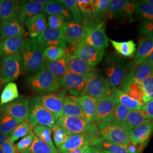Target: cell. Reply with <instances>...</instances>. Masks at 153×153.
<instances>
[{"label": "cell", "instance_id": "16", "mask_svg": "<svg viewBox=\"0 0 153 153\" xmlns=\"http://www.w3.org/2000/svg\"><path fill=\"white\" fill-rule=\"evenodd\" d=\"M65 30L47 27L37 39L44 49L51 46H59L65 48L67 45L64 40Z\"/></svg>", "mask_w": 153, "mask_h": 153}, {"label": "cell", "instance_id": "59", "mask_svg": "<svg viewBox=\"0 0 153 153\" xmlns=\"http://www.w3.org/2000/svg\"><path fill=\"white\" fill-rule=\"evenodd\" d=\"M90 152H91V147L90 146L89 148H88L87 149H86L85 150H84V151L81 153H90Z\"/></svg>", "mask_w": 153, "mask_h": 153}, {"label": "cell", "instance_id": "19", "mask_svg": "<svg viewBox=\"0 0 153 153\" xmlns=\"http://www.w3.org/2000/svg\"><path fill=\"white\" fill-rule=\"evenodd\" d=\"M119 90L126 93L132 98L144 104L143 99L145 94L141 84L133 79L132 70L122 84Z\"/></svg>", "mask_w": 153, "mask_h": 153}, {"label": "cell", "instance_id": "46", "mask_svg": "<svg viewBox=\"0 0 153 153\" xmlns=\"http://www.w3.org/2000/svg\"><path fill=\"white\" fill-rule=\"evenodd\" d=\"M52 131L53 133V139L54 143L58 149L60 148L69 137L71 135L63 128L56 126H53L52 127Z\"/></svg>", "mask_w": 153, "mask_h": 153}, {"label": "cell", "instance_id": "17", "mask_svg": "<svg viewBox=\"0 0 153 153\" xmlns=\"http://www.w3.org/2000/svg\"><path fill=\"white\" fill-rule=\"evenodd\" d=\"M25 46L23 36L6 39L0 42V57H4L19 54Z\"/></svg>", "mask_w": 153, "mask_h": 153}, {"label": "cell", "instance_id": "22", "mask_svg": "<svg viewBox=\"0 0 153 153\" xmlns=\"http://www.w3.org/2000/svg\"><path fill=\"white\" fill-rule=\"evenodd\" d=\"M68 71L70 73L83 76H93L97 74L95 66L90 65L77 59L73 55L69 57L68 61Z\"/></svg>", "mask_w": 153, "mask_h": 153}, {"label": "cell", "instance_id": "43", "mask_svg": "<svg viewBox=\"0 0 153 153\" xmlns=\"http://www.w3.org/2000/svg\"><path fill=\"white\" fill-rule=\"evenodd\" d=\"M59 2L69 11L74 22L81 23L82 14L78 4L76 0H60Z\"/></svg>", "mask_w": 153, "mask_h": 153}, {"label": "cell", "instance_id": "2", "mask_svg": "<svg viewBox=\"0 0 153 153\" xmlns=\"http://www.w3.org/2000/svg\"><path fill=\"white\" fill-rule=\"evenodd\" d=\"M22 61L25 72L33 75L43 69L45 59L44 48L37 38L27 39L22 53Z\"/></svg>", "mask_w": 153, "mask_h": 153}, {"label": "cell", "instance_id": "61", "mask_svg": "<svg viewBox=\"0 0 153 153\" xmlns=\"http://www.w3.org/2000/svg\"><path fill=\"white\" fill-rule=\"evenodd\" d=\"M2 27V22H1V19H0V34H1V32Z\"/></svg>", "mask_w": 153, "mask_h": 153}, {"label": "cell", "instance_id": "4", "mask_svg": "<svg viewBox=\"0 0 153 153\" xmlns=\"http://www.w3.org/2000/svg\"><path fill=\"white\" fill-rule=\"evenodd\" d=\"M54 126L63 128L71 134L85 133H99L98 126L95 122H88L85 119L79 117L63 115L57 119Z\"/></svg>", "mask_w": 153, "mask_h": 153}, {"label": "cell", "instance_id": "52", "mask_svg": "<svg viewBox=\"0 0 153 153\" xmlns=\"http://www.w3.org/2000/svg\"><path fill=\"white\" fill-rule=\"evenodd\" d=\"M128 153H142L145 146V144H134L129 141V143L126 146Z\"/></svg>", "mask_w": 153, "mask_h": 153}, {"label": "cell", "instance_id": "23", "mask_svg": "<svg viewBox=\"0 0 153 153\" xmlns=\"http://www.w3.org/2000/svg\"><path fill=\"white\" fill-rule=\"evenodd\" d=\"M21 4V2L16 1L0 0V19L2 25L17 18Z\"/></svg>", "mask_w": 153, "mask_h": 153}, {"label": "cell", "instance_id": "36", "mask_svg": "<svg viewBox=\"0 0 153 153\" xmlns=\"http://www.w3.org/2000/svg\"><path fill=\"white\" fill-rule=\"evenodd\" d=\"M19 97V94L16 83H7L4 88L0 95V105L11 103Z\"/></svg>", "mask_w": 153, "mask_h": 153}, {"label": "cell", "instance_id": "20", "mask_svg": "<svg viewBox=\"0 0 153 153\" xmlns=\"http://www.w3.org/2000/svg\"><path fill=\"white\" fill-rule=\"evenodd\" d=\"M24 24L30 38H38L47 28V22L43 13L27 19Z\"/></svg>", "mask_w": 153, "mask_h": 153}, {"label": "cell", "instance_id": "54", "mask_svg": "<svg viewBox=\"0 0 153 153\" xmlns=\"http://www.w3.org/2000/svg\"><path fill=\"white\" fill-rule=\"evenodd\" d=\"M91 147L90 153H109L104 149L98 146H93Z\"/></svg>", "mask_w": 153, "mask_h": 153}, {"label": "cell", "instance_id": "41", "mask_svg": "<svg viewBox=\"0 0 153 153\" xmlns=\"http://www.w3.org/2000/svg\"><path fill=\"white\" fill-rule=\"evenodd\" d=\"M56 148L51 147L38 137H35L31 147L21 153H57Z\"/></svg>", "mask_w": 153, "mask_h": 153}, {"label": "cell", "instance_id": "63", "mask_svg": "<svg viewBox=\"0 0 153 153\" xmlns=\"http://www.w3.org/2000/svg\"><path fill=\"white\" fill-rule=\"evenodd\" d=\"M1 59H0V64H1Z\"/></svg>", "mask_w": 153, "mask_h": 153}, {"label": "cell", "instance_id": "50", "mask_svg": "<svg viewBox=\"0 0 153 153\" xmlns=\"http://www.w3.org/2000/svg\"><path fill=\"white\" fill-rule=\"evenodd\" d=\"M139 35L153 38V21L142 22L138 29Z\"/></svg>", "mask_w": 153, "mask_h": 153}, {"label": "cell", "instance_id": "8", "mask_svg": "<svg viewBox=\"0 0 153 153\" xmlns=\"http://www.w3.org/2000/svg\"><path fill=\"white\" fill-rule=\"evenodd\" d=\"M66 97V90L55 93L41 94L35 97L37 101L55 116L56 120L64 114V104Z\"/></svg>", "mask_w": 153, "mask_h": 153}, {"label": "cell", "instance_id": "47", "mask_svg": "<svg viewBox=\"0 0 153 153\" xmlns=\"http://www.w3.org/2000/svg\"><path fill=\"white\" fill-rule=\"evenodd\" d=\"M47 22L48 28L55 30H65L69 23L61 15L49 16Z\"/></svg>", "mask_w": 153, "mask_h": 153}, {"label": "cell", "instance_id": "6", "mask_svg": "<svg viewBox=\"0 0 153 153\" xmlns=\"http://www.w3.org/2000/svg\"><path fill=\"white\" fill-rule=\"evenodd\" d=\"M26 121L33 128L35 126H42L52 128L55 125L56 118L34 98L30 101V115Z\"/></svg>", "mask_w": 153, "mask_h": 153}, {"label": "cell", "instance_id": "35", "mask_svg": "<svg viewBox=\"0 0 153 153\" xmlns=\"http://www.w3.org/2000/svg\"><path fill=\"white\" fill-rule=\"evenodd\" d=\"M132 74L133 79L140 83L146 78L153 74V65L147 59L140 65H133Z\"/></svg>", "mask_w": 153, "mask_h": 153}, {"label": "cell", "instance_id": "40", "mask_svg": "<svg viewBox=\"0 0 153 153\" xmlns=\"http://www.w3.org/2000/svg\"><path fill=\"white\" fill-rule=\"evenodd\" d=\"M32 132L33 127L30 125L27 121H23L11 131L8 138L14 143L19 139L25 137Z\"/></svg>", "mask_w": 153, "mask_h": 153}, {"label": "cell", "instance_id": "15", "mask_svg": "<svg viewBox=\"0 0 153 153\" xmlns=\"http://www.w3.org/2000/svg\"><path fill=\"white\" fill-rule=\"evenodd\" d=\"M104 55V50L82 44L78 47L73 56L90 65L95 66L103 59Z\"/></svg>", "mask_w": 153, "mask_h": 153}, {"label": "cell", "instance_id": "11", "mask_svg": "<svg viewBox=\"0 0 153 153\" xmlns=\"http://www.w3.org/2000/svg\"><path fill=\"white\" fill-rule=\"evenodd\" d=\"M91 28L88 27L81 23L69 22L64 32V40L76 51L78 47L83 43Z\"/></svg>", "mask_w": 153, "mask_h": 153}, {"label": "cell", "instance_id": "34", "mask_svg": "<svg viewBox=\"0 0 153 153\" xmlns=\"http://www.w3.org/2000/svg\"><path fill=\"white\" fill-rule=\"evenodd\" d=\"M138 2L137 10L133 17V20H138L142 22L153 21V5L145 1Z\"/></svg>", "mask_w": 153, "mask_h": 153}, {"label": "cell", "instance_id": "57", "mask_svg": "<svg viewBox=\"0 0 153 153\" xmlns=\"http://www.w3.org/2000/svg\"><path fill=\"white\" fill-rule=\"evenodd\" d=\"M33 2H36L40 5H45L49 1L48 0H32Z\"/></svg>", "mask_w": 153, "mask_h": 153}, {"label": "cell", "instance_id": "44", "mask_svg": "<svg viewBox=\"0 0 153 153\" xmlns=\"http://www.w3.org/2000/svg\"><path fill=\"white\" fill-rule=\"evenodd\" d=\"M65 55V49L59 46H51L44 49L45 60H58Z\"/></svg>", "mask_w": 153, "mask_h": 153}, {"label": "cell", "instance_id": "49", "mask_svg": "<svg viewBox=\"0 0 153 153\" xmlns=\"http://www.w3.org/2000/svg\"><path fill=\"white\" fill-rule=\"evenodd\" d=\"M35 137V135L33 131L30 134L22 138V139L19 142H17L16 145L17 152L21 153L23 151L27 150L28 148H30L34 140Z\"/></svg>", "mask_w": 153, "mask_h": 153}, {"label": "cell", "instance_id": "3", "mask_svg": "<svg viewBox=\"0 0 153 153\" xmlns=\"http://www.w3.org/2000/svg\"><path fill=\"white\" fill-rule=\"evenodd\" d=\"M25 84L29 89L37 93L53 92L61 87L60 78L46 69L28 77Z\"/></svg>", "mask_w": 153, "mask_h": 153}, {"label": "cell", "instance_id": "38", "mask_svg": "<svg viewBox=\"0 0 153 153\" xmlns=\"http://www.w3.org/2000/svg\"><path fill=\"white\" fill-rule=\"evenodd\" d=\"M23 120L0 112V131L9 136L11 131Z\"/></svg>", "mask_w": 153, "mask_h": 153}, {"label": "cell", "instance_id": "33", "mask_svg": "<svg viewBox=\"0 0 153 153\" xmlns=\"http://www.w3.org/2000/svg\"><path fill=\"white\" fill-rule=\"evenodd\" d=\"M44 12L47 15H61L69 22H74L69 11L59 1H49L44 6Z\"/></svg>", "mask_w": 153, "mask_h": 153}, {"label": "cell", "instance_id": "39", "mask_svg": "<svg viewBox=\"0 0 153 153\" xmlns=\"http://www.w3.org/2000/svg\"><path fill=\"white\" fill-rule=\"evenodd\" d=\"M149 121L143 117L140 111H130L123 126L130 131Z\"/></svg>", "mask_w": 153, "mask_h": 153}, {"label": "cell", "instance_id": "13", "mask_svg": "<svg viewBox=\"0 0 153 153\" xmlns=\"http://www.w3.org/2000/svg\"><path fill=\"white\" fill-rule=\"evenodd\" d=\"M91 76H83L68 73L60 78L61 85L71 96L79 97L82 95L87 80Z\"/></svg>", "mask_w": 153, "mask_h": 153}, {"label": "cell", "instance_id": "9", "mask_svg": "<svg viewBox=\"0 0 153 153\" xmlns=\"http://www.w3.org/2000/svg\"><path fill=\"white\" fill-rule=\"evenodd\" d=\"M22 62L21 53L2 57L1 68L5 84L16 80L20 76Z\"/></svg>", "mask_w": 153, "mask_h": 153}, {"label": "cell", "instance_id": "55", "mask_svg": "<svg viewBox=\"0 0 153 153\" xmlns=\"http://www.w3.org/2000/svg\"><path fill=\"white\" fill-rule=\"evenodd\" d=\"M7 139H8V136H6L0 131V146L1 147Z\"/></svg>", "mask_w": 153, "mask_h": 153}, {"label": "cell", "instance_id": "53", "mask_svg": "<svg viewBox=\"0 0 153 153\" xmlns=\"http://www.w3.org/2000/svg\"><path fill=\"white\" fill-rule=\"evenodd\" d=\"M1 148L4 153H18L16 145L9 140V138L4 143Z\"/></svg>", "mask_w": 153, "mask_h": 153}, {"label": "cell", "instance_id": "25", "mask_svg": "<svg viewBox=\"0 0 153 153\" xmlns=\"http://www.w3.org/2000/svg\"><path fill=\"white\" fill-rule=\"evenodd\" d=\"M130 110L120 104H116L112 114L105 120L99 124V131L108 126H123Z\"/></svg>", "mask_w": 153, "mask_h": 153}, {"label": "cell", "instance_id": "45", "mask_svg": "<svg viewBox=\"0 0 153 153\" xmlns=\"http://www.w3.org/2000/svg\"><path fill=\"white\" fill-rule=\"evenodd\" d=\"M98 146L104 149L109 153H128L126 146L115 145L105 142L102 140L100 137L94 142L93 146Z\"/></svg>", "mask_w": 153, "mask_h": 153}, {"label": "cell", "instance_id": "14", "mask_svg": "<svg viewBox=\"0 0 153 153\" xmlns=\"http://www.w3.org/2000/svg\"><path fill=\"white\" fill-rule=\"evenodd\" d=\"M82 44L101 50L106 49L109 45V39L105 33L104 22L98 23L92 28Z\"/></svg>", "mask_w": 153, "mask_h": 153}, {"label": "cell", "instance_id": "5", "mask_svg": "<svg viewBox=\"0 0 153 153\" xmlns=\"http://www.w3.org/2000/svg\"><path fill=\"white\" fill-rule=\"evenodd\" d=\"M138 2L128 0H112L110 1L107 19L115 18L119 22L133 21L136 11Z\"/></svg>", "mask_w": 153, "mask_h": 153}, {"label": "cell", "instance_id": "58", "mask_svg": "<svg viewBox=\"0 0 153 153\" xmlns=\"http://www.w3.org/2000/svg\"><path fill=\"white\" fill-rule=\"evenodd\" d=\"M148 60L149 61V62L153 65V52L152 54L150 56V57L148 59Z\"/></svg>", "mask_w": 153, "mask_h": 153}, {"label": "cell", "instance_id": "30", "mask_svg": "<svg viewBox=\"0 0 153 153\" xmlns=\"http://www.w3.org/2000/svg\"><path fill=\"white\" fill-rule=\"evenodd\" d=\"M69 56H65L58 60H45L43 69H46L59 78L65 76L68 71V61Z\"/></svg>", "mask_w": 153, "mask_h": 153}, {"label": "cell", "instance_id": "37", "mask_svg": "<svg viewBox=\"0 0 153 153\" xmlns=\"http://www.w3.org/2000/svg\"><path fill=\"white\" fill-rule=\"evenodd\" d=\"M76 97L71 95L66 97L64 104L63 115L67 116L79 117L85 119L82 110L76 102Z\"/></svg>", "mask_w": 153, "mask_h": 153}, {"label": "cell", "instance_id": "29", "mask_svg": "<svg viewBox=\"0 0 153 153\" xmlns=\"http://www.w3.org/2000/svg\"><path fill=\"white\" fill-rule=\"evenodd\" d=\"M111 95L114 97L116 104H120L130 111H140L143 105L119 90H113Z\"/></svg>", "mask_w": 153, "mask_h": 153}, {"label": "cell", "instance_id": "18", "mask_svg": "<svg viewBox=\"0 0 153 153\" xmlns=\"http://www.w3.org/2000/svg\"><path fill=\"white\" fill-rule=\"evenodd\" d=\"M116 105L115 98L112 95L98 99L94 121L98 126L101 122L107 119L112 114Z\"/></svg>", "mask_w": 153, "mask_h": 153}, {"label": "cell", "instance_id": "26", "mask_svg": "<svg viewBox=\"0 0 153 153\" xmlns=\"http://www.w3.org/2000/svg\"><path fill=\"white\" fill-rule=\"evenodd\" d=\"M153 52V38L145 36L140 39L139 46L134 57L133 64L138 65L147 60Z\"/></svg>", "mask_w": 153, "mask_h": 153}, {"label": "cell", "instance_id": "10", "mask_svg": "<svg viewBox=\"0 0 153 153\" xmlns=\"http://www.w3.org/2000/svg\"><path fill=\"white\" fill-rule=\"evenodd\" d=\"M130 131L122 126H108L99 131V137L105 142L126 146L130 141Z\"/></svg>", "mask_w": 153, "mask_h": 153}, {"label": "cell", "instance_id": "62", "mask_svg": "<svg viewBox=\"0 0 153 153\" xmlns=\"http://www.w3.org/2000/svg\"><path fill=\"white\" fill-rule=\"evenodd\" d=\"M0 153H4L3 150H2V148H1V146H0Z\"/></svg>", "mask_w": 153, "mask_h": 153}, {"label": "cell", "instance_id": "28", "mask_svg": "<svg viewBox=\"0 0 153 153\" xmlns=\"http://www.w3.org/2000/svg\"><path fill=\"white\" fill-rule=\"evenodd\" d=\"M24 34L25 29L23 24L18 18H16L2 25L0 34V42L6 39L22 36Z\"/></svg>", "mask_w": 153, "mask_h": 153}, {"label": "cell", "instance_id": "32", "mask_svg": "<svg viewBox=\"0 0 153 153\" xmlns=\"http://www.w3.org/2000/svg\"><path fill=\"white\" fill-rule=\"evenodd\" d=\"M110 1V0H91L93 18L97 23H102L107 18Z\"/></svg>", "mask_w": 153, "mask_h": 153}, {"label": "cell", "instance_id": "31", "mask_svg": "<svg viewBox=\"0 0 153 153\" xmlns=\"http://www.w3.org/2000/svg\"><path fill=\"white\" fill-rule=\"evenodd\" d=\"M109 42L116 53L123 57L131 58L134 57L137 51L136 44L133 40L118 42L110 39Z\"/></svg>", "mask_w": 153, "mask_h": 153}, {"label": "cell", "instance_id": "7", "mask_svg": "<svg viewBox=\"0 0 153 153\" xmlns=\"http://www.w3.org/2000/svg\"><path fill=\"white\" fill-rule=\"evenodd\" d=\"M111 94V88L105 77L95 74L87 80L81 96L88 95L98 100Z\"/></svg>", "mask_w": 153, "mask_h": 153}, {"label": "cell", "instance_id": "60", "mask_svg": "<svg viewBox=\"0 0 153 153\" xmlns=\"http://www.w3.org/2000/svg\"><path fill=\"white\" fill-rule=\"evenodd\" d=\"M145 1L148 3H149V4H150L153 5V0H145Z\"/></svg>", "mask_w": 153, "mask_h": 153}, {"label": "cell", "instance_id": "51", "mask_svg": "<svg viewBox=\"0 0 153 153\" xmlns=\"http://www.w3.org/2000/svg\"><path fill=\"white\" fill-rule=\"evenodd\" d=\"M140 111L144 119L153 120V100L143 104Z\"/></svg>", "mask_w": 153, "mask_h": 153}, {"label": "cell", "instance_id": "1", "mask_svg": "<svg viewBox=\"0 0 153 153\" xmlns=\"http://www.w3.org/2000/svg\"><path fill=\"white\" fill-rule=\"evenodd\" d=\"M133 62L116 54L109 55L105 61L104 74L112 91L119 90L126 77L131 73Z\"/></svg>", "mask_w": 153, "mask_h": 153}, {"label": "cell", "instance_id": "21", "mask_svg": "<svg viewBox=\"0 0 153 153\" xmlns=\"http://www.w3.org/2000/svg\"><path fill=\"white\" fill-rule=\"evenodd\" d=\"M153 131V120H149L130 131L129 140L134 144H145Z\"/></svg>", "mask_w": 153, "mask_h": 153}, {"label": "cell", "instance_id": "24", "mask_svg": "<svg viewBox=\"0 0 153 153\" xmlns=\"http://www.w3.org/2000/svg\"><path fill=\"white\" fill-rule=\"evenodd\" d=\"M76 99L85 120L88 122L94 121L98 100L88 95H82Z\"/></svg>", "mask_w": 153, "mask_h": 153}, {"label": "cell", "instance_id": "42", "mask_svg": "<svg viewBox=\"0 0 153 153\" xmlns=\"http://www.w3.org/2000/svg\"><path fill=\"white\" fill-rule=\"evenodd\" d=\"M33 133L41 141L51 147L56 148L52 138V129L45 126H37L33 128Z\"/></svg>", "mask_w": 153, "mask_h": 153}, {"label": "cell", "instance_id": "48", "mask_svg": "<svg viewBox=\"0 0 153 153\" xmlns=\"http://www.w3.org/2000/svg\"><path fill=\"white\" fill-rule=\"evenodd\" d=\"M140 84L145 94L143 99L145 104L149 101L153 100V74L146 78Z\"/></svg>", "mask_w": 153, "mask_h": 153}, {"label": "cell", "instance_id": "56", "mask_svg": "<svg viewBox=\"0 0 153 153\" xmlns=\"http://www.w3.org/2000/svg\"><path fill=\"white\" fill-rule=\"evenodd\" d=\"M5 82H4V79L3 78L2 76V71H1V64H0V91H1L2 88H3V86L5 85Z\"/></svg>", "mask_w": 153, "mask_h": 153}, {"label": "cell", "instance_id": "27", "mask_svg": "<svg viewBox=\"0 0 153 153\" xmlns=\"http://www.w3.org/2000/svg\"><path fill=\"white\" fill-rule=\"evenodd\" d=\"M44 6L34 2L33 1L21 3L19 8L17 18L23 24L27 19L43 13L44 12Z\"/></svg>", "mask_w": 153, "mask_h": 153}, {"label": "cell", "instance_id": "12", "mask_svg": "<svg viewBox=\"0 0 153 153\" xmlns=\"http://www.w3.org/2000/svg\"><path fill=\"white\" fill-rule=\"evenodd\" d=\"M30 100L22 96L11 103L0 105V112L23 121L27 120L30 115Z\"/></svg>", "mask_w": 153, "mask_h": 153}]
</instances>
